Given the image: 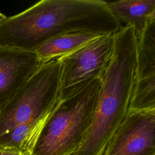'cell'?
Here are the masks:
<instances>
[{"mask_svg": "<svg viewBox=\"0 0 155 155\" xmlns=\"http://www.w3.org/2000/svg\"><path fill=\"white\" fill-rule=\"evenodd\" d=\"M99 35L89 33H71L53 38L35 50L42 63L58 59L76 50Z\"/></svg>", "mask_w": 155, "mask_h": 155, "instance_id": "9", "label": "cell"}, {"mask_svg": "<svg viewBox=\"0 0 155 155\" xmlns=\"http://www.w3.org/2000/svg\"><path fill=\"white\" fill-rule=\"evenodd\" d=\"M102 155H155V111H128Z\"/></svg>", "mask_w": 155, "mask_h": 155, "instance_id": "6", "label": "cell"}, {"mask_svg": "<svg viewBox=\"0 0 155 155\" xmlns=\"http://www.w3.org/2000/svg\"><path fill=\"white\" fill-rule=\"evenodd\" d=\"M58 59L42 64L0 110V137L18 125L50 114L60 101Z\"/></svg>", "mask_w": 155, "mask_h": 155, "instance_id": "4", "label": "cell"}, {"mask_svg": "<svg viewBox=\"0 0 155 155\" xmlns=\"http://www.w3.org/2000/svg\"><path fill=\"white\" fill-rule=\"evenodd\" d=\"M22 154L18 150L5 147H0V155H21Z\"/></svg>", "mask_w": 155, "mask_h": 155, "instance_id": "12", "label": "cell"}, {"mask_svg": "<svg viewBox=\"0 0 155 155\" xmlns=\"http://www.w3.org/2000/svg\"><path fill=\"white\" fill-rule=\"evenodd\" d=\"M21 155H24V154H21Z\"/></svg>", "mask_w": 155, "mask_h": 155, "instance_id": "14", "label": "cell"}, {"mask_svg": "<svg viewBox=\"0 0 155 155\" xmlns=\"http://www.w3.org/2000/svg\"><path fill=\"white\" fill-rule=\"evenodd\" d=\"M100 0H42L0 24V46L34 51L44 42L71 33L115 34L122 27Z\"/></svg>", "mask_w": 155, "mask_h": 155, "instance_id": "1", "label": "cell"}, {"mask_svg": "<svg viewBox=\"0 0 155 155\" xmlns=\"http://www.w3.org/2000/svg\"><path fill=\"white\" fill-rule=\"evenodd\" d=\"M6 18H7V16L5 15H4L3 13L0 12V24L5 20V19Z\"/></svg>", "mask_w": 155, "mask_h": 155, "instance_id": "13", "label": "cell"}, {"mask_svg": "<svg viewBox=\"0 0 155 155\" xmlns=\"http://www.w3.org/2000/svg\"><path fill=\"white\" fill-rule=\"evenodd\" d=\"M114 35H99L58 59L61 70L60 100L69 97L90 81L102 79L113 55Z\"/></svg>", "mask_w": 155, "mask_h": 155, "instance_id": "5", "label": "cell"}, {"mask_svg": "<svg viewBox=\"0 0 155 155\" xmlns=\"http://www.w3.org/2000/svg\"><path fill=\"white\" fill-rule=\"evenodd\" d=\"M137 41L133 26L122 27L115 33L113 55L101 79L91 125L71 155H102L125 117L135 81Z\"/></svg>", "mask_w": 155, "mask_h": 155, "instance_id": "2", "label": "cell"}, {"mask_svg": "<svg viewBox=\"0 0 155 155\" xmlns=\"http://www.w3.org/2000/svg\"><path fill=\"white\" fill-rule=\"evenodd\" d=\"M137 39L134 82L155 79V18L148 22Z\"/></svg>", "mask_w": 155, "mask_h": 155, "instance_id": "10", "label": "cell"}, {"mask_svg": "<svg viewBox=\"0 0 155 155\" xmlns=\"http://www.w3.org/2000/svg\"><path fill=\"white\" fill-rule=\"evenodd\" d=\"M42 64L35 51L0 46V110Z\"/></svg>", "mask_w": 155, "mask_h": 155, "instance_id": "7", "label": "cell"}, {"mask_svg": "<svg viewBox=\"0 0 155 155\" xmlns=\"http://www.w3.org/2000/svg\"><path fill=\"white\" fill-rule=\"evenodd\" d=\"M106 3L120 24L133 27L137 38L148 22L155 18V0H120Z\"/></svg>", "mask_w": 155, "mask_h": 155, "instance_id": "8", "label": "cell"}, {"mask_svg": "<svg viewBox=\"0 0 155 155\" xmlns=\"http://www.w3.org/2000/svg\"><path fill=\"white\" fill-rule=\"evenodd\" d=\"M49 115L16 125L0 137V147L13 148L22 154L30 155Z\"/></svg>", "mask_w": 155, "mask_h": 155, "instance_id": "11", "label": "cell"}, {"mask_svg": "<svg viewBox=\"0 0 155 155\" xmlns=\"http://www.w3.org/2000/svg\"><path fill=\"white\" fill-rule=\"evenodd\" d=\"M101 84L96 79L60 100L48 117L30 155H71L91 125Z\"/></svg>", "mask_w": 155, "mask_h": 155, "instance_id": "3", "label": "cell"}]
</instances>
